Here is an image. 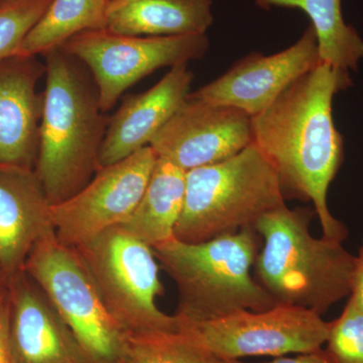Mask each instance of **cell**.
<instances>
[{
  "instance_id": "obj_1",
  "label": "cell",
  "mask_w": 363,
  "mask_h": 363,
  "mask_svg": "<svg viewBox=\"0 0 363 363\" xmlns=\"http://www.w3.org/2000/svg\"><path fill=\"white\" fill-rule=\"evenodd\" d=\"M351 84L348 72L327 64L296 80L252 116V143L278 174L285 198L313 203L323 238L343 242L348 231L329 210L327 194L343 162V140L332 102Z\"/></svg>"
},
{
  "instance_id": "obj_2",
  "label": "cell",
  "mask_w": 363,
  "mask_h": 363,
  "mask_svg": "<svg viewBox=\"0 0 363 363\" xmlns=\"http://www.w3.org/2000/svg\"><path fill=\"white\" fill-rule=\"evenodd\" d=\"M45 86L35 172L51 205L65 201L99 169L109 119L92 74L63 48L44 55Z\"/></svg>"
},
{
  "instance_id": "obj_3",
  "label": "cell",
  "mask_w": 363,
  "mask_h": 363,
  "mask_svg": "<svg viewBox=\"0 0 363 363\" xmlns=\"http://www.w3.org/2000/svg\"><path fill=\"white\" fill-rule=\"evenodd\" d=\"M314 210L286 205L264 214L255 229L264 241L255 259L257 281L277 304L323 315L350 297L357 257L340 241L310 233Z\"/></svg>"
},
{
  "instance_id": "obj_4",
  "label": "cell",
  "mask_w": 363,
  "mask_h": 363,
  "mask_svg": "<svg viewBox=\"0 0 363 363\" xmlns=\"http://www.w3.org/2000/svg\"><path fill=\"white\" fill-rule=\"evenodd\" d=\"M259 242V233L250 227L203 242L174 238L152 247L162 269L178 288L176 316L201 321L274 307L276 301L250 272Z\"/></svg>"
},
{
  "instance_id": "obj_5",
  "label": "cell",
  "mask_w": 363,
  "mask_h": 363,
  "mask_svg": "<svg viewBox=\"0 0 363 363\" xmlns=\"http://www.w3.org/2000/svg\"><path fill=\"white\" fill-rule=\"evenodd\" d=\"M278 174L253 143L225 161L186 172L183 210L175 238L203 242L255 228L286 205Z\"/></svg>"
},
{
  "instance_id": "obj_6",
  "label": "cell",
  "mask_w": 363,
  "mask_h": 363,
  "mask_svg": "<svg viewBox=\"0 0 363 363\" xmlns=\"http://www.w3.org/2000/svg\"><path fill=\"white\" fill-rule=\"evenodd\" d=\"M74 248L125 334L179 330V318L157 307L164 288L150 245L118 225Z\"/></svg>"
},
{
  "instance_id": "obj_7",
  "label": "cell",
  "mask_w": 363,
  "mask_h": 363,
  "mask_svg": "<svg viewBox=\"0 0 363 363\" xmlns=\"http://www.w3.org/2000/svg\"><path fill=\"white\" fill-rule=\"evenodd\" d=\"M23 272L37 283L69 327L89 363H121L125 332L107 310L77 250L55 231L30 250Z\"/></svg>"
},
{
  "instance_id": "obj_8",
  "label": "cell",
  "mask_w": 363,
  "mask_h": 363,
  "mask_svg": "<svg viewBox=\"0 0 363 363\" xmlns=\"http://www.w3.org/2000/svg\"><path fill=\"white\" fill-rule=\"evenodd\" d=\"M179 321V330L220 359L312 352L326 344L330 329V322L316 312L286 304L266 311L241 310L216 319Z\"/></svg>"
},
{
  "instance_id": "obj_9",
  "label": "cell",
  "mask_w": 363,
  "mask_h": 363,
  "mask_svg": "<svg viewBox=\"0 0 363 363\" xmlns=\"http://www.w3.org/2000/svg\"><path fill=\"white\" fill-rule=\"evenodd\" d=\"M61 48L89 69L106 113L128 88L157 69L201 59L209 40L206 35L133 37L96 30L79 33Z\"/></svg>"
},
{
  "instance_id": "obj_10",
  "label": "cell",
  "mask_w": 363,
  "mask_h": 363,
  "mask_svg": "<svg viewBox=\"0 0 363 363\" xmlns=\"http://www.w3.org/2000/svg\"><path fill=\"white\" fill-rule=\"evenodd\" d=\"M150 145L116 164L100 168L78 193L52 205L57 240L76 247L113 226L123 225L135 211L156 164Z\"/></svg>"
},
{
  "instance_id": "obj_11",
  "label": "cell",
  "mask_w": 363,
  "mask_h": 363,
  "mask_svg": "<svg viewBox=\"0 0 363 363\" xmlns=\"http://www.w3.org/2000/svg\"><path fill=\"white\" fill-rule=\"evenodd\" d=\"M252 143V116L189 95L150 145L188 172L230 159Z\"/></svg>"
},
{
  "instance_id": "obj_12",
  "label": "cell",
  "mask_w": 363,
  "mask_h": 363,
  "mask_svg": "<svg viewBox=\"0 0 363 363\" xmlns=\"http://www.w3.org/2000/svg\"><path fill=\"white\" fill-rule=\"evenodd\" d=\"M319 64L317 35L309 25L302 37L288 49L271 56L259 52L248 55L220 77L190 95L255 116Z\"/></svg>"
},
{
  "instance_id": "obj_13",
  "label": "cell",
  "mask_w": 363,
  "mask_h": 363,
  "mask_svg": "<svg viewBox=\"0 0 363 363\" xmlns=\"http://www.w3.org/2000/svg\"><path fill=\"white\" fill-rule=\"evenodd\" d=\"M45 73L37 57L0 62V164L35 169L44 95L38 83Z\"/></svg>"
},
{
  "instance_id": "obj_14",
  "label": "cell",
  "mask_w": 363,
  "mask_h": 363,
  "mask_svg": "<svg viewBox=\"0 0 363 363\" xmlns=\"http://www.w3.org/2000/svg\"><path fill=\"white\" fill-rule=\"evenodd\" d=\"M192 72L187 64L173 67L156 85L126 98L107 126L99 154V169L150 145L152 138L190 95Z\"/></svg>"
},
{
  "instance_id": "obj_15",
  "label": "cell",
  "mask_w": 363,
  "mask_h": 363,
  "mask_svg": "<svg viewBox=\"0 0 363 363\" xmlns=\"http://www.w3.org/2000/svg\"><path fill=\"white\" fill-rule=\"evenodd\" d=\"M11 337L14 363H89L73 333L35 281L11 277Z\"/></svg>"
},
{
  "instance_id": "obj_16",
  "label": "cell",
  "mask_w": 363,
  "mask_h": 363,
  "mask_svg": "<svg viewBox=\"0 0 363 363\" xmlns=\"http://www.w3.org/2000/svg\"><path fill=\"white\" fill-rule=\"evenodd\" d=\"M51 206L35 169L0 164V269L23 272L35 243L54 231Z\"/></svg>"
},
{
  "instance_id": "obj_17",
  "label": "cell",
  "mask_w": 363,
  "mask_h": 363,
  "mask_svg": "<svg viewBox=\"0 0 363 363\" xmlns=\"http://www.w3.org/2000/svg\"><path fill=\"white\" fill-rule=\"evenodd\" d=\"M212 0H109L105 30L133 37L206 35Z\"/></svg>"
},
{
  "instance_id": "obj_18",
  "label": "cell",
  "mask_w": 363,
  "mask_h": 363,
  "mask_svg": "<svg viewBox=\"0 0 363 363\" xmlns=\"http://www.w3.org/2000/svg\"><path fill=\"white\" fill-rule=\"evenodd\" d=\"M185 192L186 172L169 160L157 157L138 206L121 226L152 247L172 240L175 238Z\"/></svg>"
},
{
  "instance_id": "obj_19",
  "label": "cell",
  "mask_w": 363,
  "mask_h": 363,
  "mask_svg": "<svg viewBox=\"0 0 363 363\" xmlns=\"http://www.w3.org/2000/svg\"><path fill=\"white\" fill-rule=\"evenodd\" d=\"M260 7L298 9L304 11L314 28L320 61L337 70H357L363 59V40L344 21L341 0H255Z\"/></svg>"
},
{
  "instance_id": "obj_20",
  "label": "cell",
  "mask_w": 363,
  "mask_h": 363,
  "mask_svg": "<svg viewBox=\"0 0 363 363\" xmlns=\"http://www.w3.org/2000/svg\"><path fill=\"white\" fill-rule=\"evenodd\" d=\"M108 4L109 0H52L21 43L18 55H45L79 33L105 30Z\"/></svg>"
},
{
  "instance_id": "obj_21",
  "label": "cell",
  "mask_w": 363,
  "mask_h": 363,
  "mask_svg": "<svg viewBox=\"0 0 363 363\" xmlns=\"http://www.w3.org/2000/svg\"><path fill=\"white\" fill-rule=\"evenodd\" d=\"M121 363H222L186 334L152 331L126 334Z\"/></svg>"
},
{
  "instance_id": "obj_22",
  "label": "cell",
  "mask_w": 363,
  "mask_h": 363,
  "mask_svg": "<svg viewBox=\"0 0 363 363\" xmlns=\"http://www.w3.org/2000/svg\"><path fill=\"white\" fill-rule=\"evenodd\" d=\"M52 0H20L0 6V62L16 56L21 43Z\"/></svg>"
},
{
  "instance_id": "obj_23",
  "label": "cell",
  "mask_w": 363,
  "mask_h": 363,
  "mask_svg": "<svg viewBox=\"0 0 363 363\" xmlns=\"http://www.w3.org/2000/svg\"><path fill=\"white\" fill-rule=\"evenodd\" d=\"M326 350L337 363H363V314L353 301L330 322Z\"/></svg>"
},
{
  "instance_id": "obj_24",
  "label": "cell",
  "mask_w": 363,
  "mask_h": 363,
  "mask_svg": "<svg viewBox=\"0 0 363 363\" xmlns=\"http://www.w3.org/2000/svg\"><path fill=\"white\" fill-rule=\"evenodd\" d=\"M0 363H14L11 337V295L0 288Z\"/></svg>"
},
{
  "instance_id": "obj_25",
  "label": "cell",
  "mask_w": 363,
  "mask_h": 363,
  "mask_svg": "<svg viewBox=\"0 0 363 363\" xmlns=\"http://www.w3.org/2000/svg\"><path fill=\"white\" fill-rule=\"evenodd\" d=\"M350 298L363 314V241L357 257Z\"/></svg>"
},
{
  "instance_id": "obj_26",
  "label": "cell",
  "mask_w": 363,
  "mask_h": 363,
  "mask_svg": "<svg viewBox=\"0 0 363 363\" xmlns=\"http://www.w3.org/2000/svg\"><path fill=\"white\" fill-rule=\"evenodd\" d=\"M267 363H337L326 350H321L312 352L300 353L297 357H277L276 359Z\"/></svg>"
},
{
  "instance_id": "obj_27",
  "label": "cell",
  "mask_w": 363,
  "mask_h": 363,
  "mask_svg": "<svg viewBox=\"0 0 363 363\" xmlns=\"http://www.w3.org/2000/svg\"><path fill=\"white\" fill-rule=\"evenodd\" d=\"M222 363H242L240 359H222Z\"/></svg>"
},
{
  "instance_id": "obj_28",
  "label": "cell",
  "mask_w": 363,
  "mask_h": 363,
  "mask_svg": "<svg viewBox=\"0 0 363 363\" xmlns=\"http://www.w3.org/2000/svg\"><path fill=\"white\" fill-rule=\"evenodd\" d=\"M20 1V0H0V6L4 4H11V2Z\"/></svg>"
}]
</instances>
